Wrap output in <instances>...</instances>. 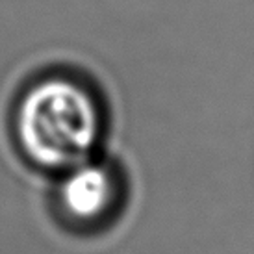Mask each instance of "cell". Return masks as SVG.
<instances>
[{"label": "cell", "mask_w": 254, "mask_h": 254, "mask_svg": "<svg viewBox=\"0 0 254 254\" xmlns=\"http://www.w3.org/2000/svg\"><path fill=\"white\" fill-rule=\"evenodd\" d=\"M102 132L97 100L71 78L50 76L22 95L15 135L30 162L50 171H69L91 158Z\"/></svg>", "instance_id": "cell-1"}, {"label": "cell", "mask_w": 254, "mask_h": 254, "mask_svg": "<svg viewBox=\"0 0 254 254\" xmlns=\"http://www.w3.org/2000/svg\"><path fill=\"white\" fill-rule=\"evenodd\" d=\"M60 206L78 223L104 217L117 200V178L108 165L87 160L65 171L58 186Z\"/></svg>", "instance_id": "cell-2"}]
</instances>
